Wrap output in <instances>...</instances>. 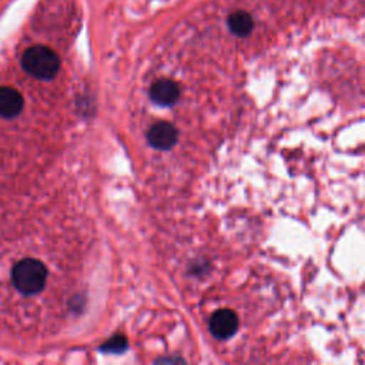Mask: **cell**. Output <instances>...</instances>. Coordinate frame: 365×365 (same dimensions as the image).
<instances>
[{"label": "cell", "instance_id": "obj_1", "mask_svg": "<svg viewBox=\"0 0 365 365\" xmlns=\"http://www.w3.org/2000/svg\"><path fill=\"white\" fill-rule=\"evenodd\" d=\"M23 68L40 80L53 78L60 68L58 56L46 46H33L21 57Z\"/></svg>", "mask_w": 365, "mask_h": 365}, {"label": "cell", "instance_id": "obj_2", "mask_svg": "<svg viewBox=\"0 0 365 365\" xmlns=\"http://www.w3.org/2000/svg\"><path fill=\"white\" fill-rule=\"evenodd\" d=\"M11 279L14 287L23 294H36L43 289L47 279V268L43 262L26 258L13 268Z\"/></svg>", "mask_w": 365, "mask_h": 365}, {"label": "cell", "instance_id": "obj_3", "mask_svg": "<svg viewBox=\"0 0 365 365\" xmlns=\"http://www.w3.org/2000/svg\"><path fill=\"white\" fill-rule=\"evenodd\" d=\"M238 328V318L231 309H218L210 319V331L215 338L227 339L235 334Z\"/></svg>", "mask_w": 365, "mask_h": 365}, {"label": "cell", "instance_id": "obj_4", "mask_svg": "<svg viewBox=\"0 0 365 365\" xmlns=\"http://www.w3.org/2000/svg\"><path fill=\"white\" fill-rule=\"evenodd\" d=\"M147 138L153 147H155L158 150H167L175 144L177 130L170 123L158 121L150 128Z\"/></svg>", "mask_w": 365, "mask_h": 365}, {"label": "cell", "instance_id": "obj_5", "mask_svg": "<svg viewBox=\"0 0 365 365\" xmlns=\"http://www.w3.org/2000/svg\"><path fill=\"white\" fill-rule=\"evenodd\" d=\"M150 97L160 106H171L180 97V88L175 81L161 78L151 86Z\"/></svg>", "mask_w": 365, "mask_h": 365}, {"label": "cell", "instance_id": "obj_6", "mask_svg": "<svg viewBox=\"0 0 365 365\" xmlns=\"http://www.w3.org/2000/svg\"><path fill=\"white\" fill-rule=\"evenodd\" d=\"M21 94L11 87H0V115L6 118L16 117L23 108Z\"/></svg>", "mask_w": 365, "mask_h": 365}, {"label": "cell", "instance_id": "obj_7", "mask_svg": "<svg viewBox=\"0 0 365 365\" xmlns=\"http://www.w3.org/2000/svg\"><path fill=\"white\" fill-rule=\"evenodd\" d=\"M254 21L247 11H235L228 17V27L237 36H247L252 30Z\"/></svg>", "mask_w": 365, "mask_h": 365}, {"label": "cell", "instance_id": "obj_8", "mask_svg": "<svg viewBox=\"0 0 365 365\" xmlns=\"http://www.w3.org/2000/svg\"><path fill=\"white\" fill-rule=\"evenodd\" d=\"M125 346H127L125 339L117 336V338H113L111 341H108V342L103 346V349H104V351H111V352H121L123 349H125Z\"/></svg>", "mask_w": 365, "mask_h": 365}]
</instances>
